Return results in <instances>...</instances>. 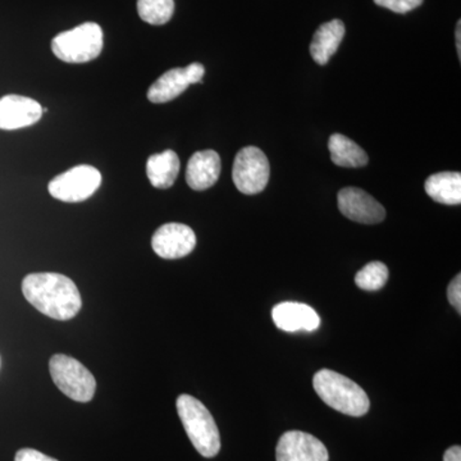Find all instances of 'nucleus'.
<instances>
[{
    "mask_svg": "<svg viewBox=\"0 0 461 461\" xmlns=\"http://www.w3.org/2000/svg\"><path fill=\"white\" fill-rule=\"evenodd\" d=\"M27 302L41 313L57 321H68L80 312V291L71 278L58 273H32L23 281Z\"/></svg>",
    "mask_w": 461,
    "mask_h": 461,
    "instance_id": "obj_1",
    "label": "nucleus"
},
{
    "mask_svg": "<svg viewBox=\"0 0 461 461\" xmlns=\"http://www.w3.org/2000/svg\"><path fill=\"white\" fill-rule=\"evenodd\" d=\"M313 386L318 396L330 408L350 417H363L371 402L359 384L338 372L321 369L315 373Z\"/></svg>",
    "mask_w": 461,
    "mask_h": 461,
    "instance_id": "obj_2",
    "label": "nucleus"
},
{
    "mask_svg": "<svg viewBox=\"0 0 461 461\" xmlns=\"http://www.w3.org/2000/svg\"><path fill=\"white\" fill-rule=\"evenodd\" d=\"M176 405L191 444L202 456L214 457L221 450V436L211 411L190 395L178 397Z\"/></svg>",
    "mask_w": 461,
    "mask_h": 461,
    "instance_id": "obj_3",
    "label": "nucleus"
},
{
    "mask_svg": "<svg viewBox=\"0 0 461 461\" xmlns=\"http://www.w3.org/2000/svg\"><path fill=\"white\" fill-rule=\"evenodd\" d=\"M103 44L102 27L86 23L57 35L51 41V50L63 62L86 63L100 56Z\"/></svg>",
    "mask_w": 461,
    "mask_h": 461,
    "instance_id": "obj_4",
    "label": "nucleus"
},
{
    "mask_svg": "<svg viewBox=\"0 0 461 461\" xmlns=\"http://www.w3.org/2000/svg\"><path fill=\"white\" fill-rule=\"evenodd\" d=\"M50 371L54 384L69 399L89 402L95 395V378L86 366L74 357L54 355L50 359Z\"/></svg>",
    "mask_w": 461,
    "mask_h": 461,
    "instance_id": "obj_5",
    "label": "nucleus"
},
{
    "mask_svg": "<svg viewBox=\"0 0 461 461\" xmlns=\"http://www.w3.org/2000/svg\"><path fill=\"white\" fill-rule=\"evenodd\" d=\"M102 184V175L95 167L77 166L50 182V194L65 203H80L95 194Z\"/></svg>",
    "mask_w": 461,
    "mask_h": 461,
    "instance_id": "obj_6",
    "label": "nucleus"
},
{
    "mask_svg": "<svg viewBox=\"0 0 461 461\" xmlns=\"http://www.w3.org/2000/svg\"><path fill=\"white\" fill-rule=\"evenodd\" d=\"M268 158L257 147H247L239 151L232 168V178L240 193L256 195L266 189L269 181Z\"/></svg>",
    "mask_w": 461,
    "mask_h": 461,
    "instance_id": "obj_7",
    "label": "nucleus"
},
{
    "mask_svg": "<svg viewBox=\"0 0 461 461\" xmlns=\"http://www.w3.org/2000/svg\"><path fill=\"white\" fill-rule=\"evenodd\" d=\"M205 68L202 63H191L185 68H173L160 76L149 87L148 99L154 104H162L180 96L190 85L202 83Z\"/></svg>",
    "mask_w": 461,
    "mask_h": 461,
    "instance_id": "obj_8",
    "label": "nucleus"
},
{
    "mask_svg": "<svg viewBox=\"0 0 461 461\" xmlns=\"http://www.w3.org/2000/svg\"><path fill=\"white\" fill-rule=\"evenodd\" d=\"M154 253L163 259H180L189 256L196 247L195 232L186 224L167 223L159 227L151 239Z\"/></svg>",
    "mask_w": 461,
    "mask_h": 461,
    "instance_id": "obj_9",
    "label": "nucleus"
},
{
    "mask_svg": "<svg viewBox=\"0 0 461 461\" xmlns=\"http://www.w3.org/2000/svg\"><path fill=\"white\" fill-rule=\"evenodd\" d=\"M338 203L339 212L354 222L375 224L386 218L384 205L357 187H345L339 191Z\"/></svg>",
    "mask_w": 461,
    "mask_h": 461,
    "instance_id": "obj_10",
    "label": "nucleus"
},
{
    "mask_svg": "<svg viewBox=\"0 0 461 461\" xmlns=\"http://www.w3.org/2000/svg\"><path fill=\"white\" fill-rule=\"evenodd\" d=\"M276 460L329 461L330 455L317 437L300 430H288L278 441Z\"/></svg>",
    "mask_w": 461,
    "mask_h": 461,
    "instance_id": "obj_11",
    "label": "nucleus"
},
{
    "mask_svg": "<svg viewBox=\"0 0 461 461\" xmlns=\"http://www.w3.org/2000/svg\"><path fill=\"white\" fill-rule=\"evenodd\" d=\"M42 107L36 100L23 95H5L0 98V130L23 129L41 120Z\"/></svg>",
    "mask_w": 461,
    "mask_h": 461,
    "instance_id": "obj_12",
    "label": "nucleus"
},
{
    "mask_svg": "<svg viewBox=\"0 0 461 461\" xmlns=\"http://www.w3.org/2000/svg\"><path fill=\"white\" fill-rule=\"evenodd\" d=\"M276 326L286 332L313 330L320 329L321 318L312 306L303 303L285 302L276 305L272 311Z\"/></svg>",
    "mask_w": 461,
    "mask_h": 461,
    "instance_id": "obj_13",
    "label": "nucleus"
},
{
    "mask_svg": "<svg viewBox=\"0 0 461 461\" xmlns=\"http://www.w3.org/2000/svg\"><path fill=\"white\" fill-rule=\"evenodd\" d=\"M221 158L217 151H196L186 169L187 185L193 190L204 191L214 186L221 176Z\"/></svg>",
    "mask_w": 461,
    "mask_h": 461,
    "instance_id": "obj_14",
    "label": "nucleus"
},
{
    "mask_svg": "<svg viewBox=\"0 0 461 461\" xmlns=\"http://www.w3.org/2000/svg\"><path fill=\"white\" fill-rule=\"evenodd\" d=\"M345 25L341 20H332L323 23L315 32L311 44V56L318 65L324 66L330 62L344 41Z\"/></svg>",
    "mask_w": 461,
    "mask_h": 461,
    "instance_id": "obj_15",
    "label": "nucleus"
},
{
    "mask_svg": "<svg viewBox=\"0 0 461 461\" xmlns=\"http://www.w3.org/2000/svg\"><path fill=\"white\" fill-rule=\"evenodd\" d=\"M180 158L173 150L154 154L147 162L149 181L157 189H169L180 172Z\"/></svg>",
    "mask_w": 461,
    "mask_h": 461,
    "instance_id": "obj_16",
    "label": "nucleus"
},
{
    "mask_svg": "<svg viewBox=\"0 0 461 461\" xmlns=\"http://www.w3.org/2000/svg\"><path fill=\"white\" fill-rule=\"evenodd\" d=\"M429 196L445 205H459L461 203V175L459 172H439L429 176L424 184Z\"/></svg>",
    "mask_w": 461,
    "mask_h": 461,
    "instance_id": "obj_17",
    "label": "nucleus"
},
{
    "mask_svg": "<svg viewBox=\"0 0 461 461\" xmlns=\"http://www.w3.org/2000/svg\"><path fill=\"white\" fill-rule=\"evenodd\" d=\"M330 159L336 166L345 168H359L368 165V156L357 142L341 133H333L330 138Z\"/></svg>",
    "mask_w": 461,
    "mask_h": 461,
    "instance_id": "obj_18",
    "label": "nucleus"
},
{
    "mask_svg": "<svg viewBox=\"0 0 461 461\" xmlns=\"http://www.w3.org/2000/svg\"><path fill=\"white\" fill-rule=\"evenodd\" d=\"M138 12L149 25H166L175 14V0H138Z\"/></svg>",
    "mask_w": 461,
    "mask_h": 461,
    "instance_id": "obj_19",
    "label": "nucleus"
},
{
    "mask_svg": "<svg viewBox=\"0 0 461 461\" xmlns=\"http://www.w3.org/2000/svg\"><path fill=\"white\" fill-rule=\"evenodd\" d=\"M388 269L386 264L372 262L366 264L355 276V284L364 291H377L386 285Z\"/></svg>",
    "mask_w": 461,
    "mask_h": 461,
    "instance_id": "obj_20",
    "label": "nucleus"
},
{
    "mask_svg": "<svg viewBox=\"0 0 461 461\" xmlns=\"http://www.w3.org/2000/svg\"><path fill=\"white\" fill-rule=\"evenodd\" d=\"M379 7L390 9L395 14H408L412 9L420 7L423 0H375Z\"/></svg>",
    "mask_w": 461,
    "mask_h": 461,
    "instance_id": "obj_21",
    "label": "nucleus"
},
{
    "mask_svg": "<svg viewBox=\"0 0 461 461\" xmlns=\"http://www.w3.org/2000/svg\"><path fill=\"white\" fill-rule=\"evenodd\" d=\"M448 302L456 309L457 313H461V276L457 275L456 277L451 281L450 286L447 290Z\"/></svg>",
    "mask_w": 461,
    "mask_h": 461,
    "instance_id": "obj_22",
    "label": "nucleus"
},
{
    "mask_svg": "<svg viewBox=\"0 0 461 461\" xmlns=\"http://www.w3.org/2000/svg\"><path fill=\"white\" fill-rule=\"evenodd\" d=\"M14 461H58L54 457L41 453V451L33 450V448H23L16 454Z\"/></svg>",
    "mask_w": 461,
    "mask_h": 461,
    "instance_id": "obj_23",
    "label": "nucleus"
},
{
    "mask_svg": "<svg viewBox=\"0 0 461 461\" xmlns=\"http://www.w3.org/2000/svg\"><path fill=\"white\" fill-rule=\"evenodd\" d=\"M444 461H461L460 446H453L444 455Z\"/></svg>",
    "mask_w": 461,
    "mask_h": 461,
    "instance_id": "obj_24",
    "label": "nucleus"
},
{
    "mask_svg": "<svg viewBox=\"0 0 461 461\" xmlns=\"http://www.w3.org/2000/svg\"><path fill=\"white\" fill-rule=\"evenodd\" d=\"M455 36H456L457 54H459V58H461V21H459V23H457L456 32H455Z\"/></svg>",
    "mask_w": 461,
    "mask_h": 461,
    "instance_id": "obj_25",
    "label": "nucleus"
}]
</instances>
